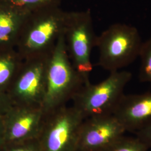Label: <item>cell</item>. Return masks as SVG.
<instances>
[{
  "label": "cell",
  "mask_w": 151,
  "mask_h": 151,
  "mask_svg": "<svg viewBox=\"0 0 151 151\" xmlns=\"http://www.w3.org/2000/svg\"><path fill=\"white\" fill-rule=\"evenodd\" d=\"M135 136L139 138L147 146L151 148V123L135 133Z\"/></svg>",
  "instance_id": "cell-17"
},
{
  "label": "cell",
  "mask_w": 151,
  "mask_h": 151,
  "mask_svg": "<svg viewBox=\"0 0 151 151\" xmlns=\"http://www.w3.org/2000/svg\"><path fill=\"white\" fill-rule=\"evenodd\" d=\"M23 60L16 49L0 52V91L7 92Z\"/></svg>",
  "instance_id": "cell-12"
},
{
  "label": "cell",
  "mask_w": 151,
  "mask_h": 151,
  "mask_svg": "<svg viewBox=\"0 0 151 151\" xmlns=\"http://www.w3.org/2000/svg\"><path fill=\"white\" fill-rule=\"evenodd\" d=\"M2 151H42L37 139L4 146Z\"/></svg>",
  "instance_id": "cell-16"
},
{
  "label": "cell",
  "mask_w": 151,
  "mask_h": 151,
  "mask_svg": "<svg viewBox=\"0 0 151 151\" xmlns=\"http://www.w3.org/2000/svg\"><path fill=\"white\" fill-rule=\"evenodd\" d=\"M44 117V113L41 107L14 105L4 114V147L36 139Z\"/></svg>",
  "instance_id": "cell-9"
},
{
  "label": "cell",
  "mask_w": 151,
  "mask_h": 151,
  "mask_svg": "<svg viewBox=\"0 0 151 151\" xmlns=\"http://www.w3.org/2000/svg\"><path fill=\"white\" fill-rule=\"evenodd\" d=\"M149 150V147L137 137H131L123 135L101 151H148Z\"/></svg>",
  "instance_id": "cell-14"
},
{
  "label": "cell",
  "mask_w": 151,
  "mask_h": 151,
  "mask_svg": "<svg viewBox=\"0 0 151 151\" xmlns=\"http://www.w3.org/2000/svg\"><path fill=\"white\" fill-rule=\"evenodd\" d=\"M50 53L38 55L23 60L6 92L14 105L42 108Z\"/></svg>",
  "instance_id": "cell-6"
},
{
  "label": "cell",
  "mask_w": 151,
  "mask_h": 151,
  "mask_svg": "<svg viewBox=\"0 0 151 151\" xmlns=\"http://www.w3.org/2000/svg\"><path fill=\"white\" fill-rule=\"evenodd\" d=\"M64 37L71 62L77 70L89 79L93 69L91 53L96 47L97 38L90 11L70 12Z\"/></svg>",
  "instance_id": "cell-7"
},
{
  "label": "cell",
  "mask_w": 151,
  "mask_h": 151,
  "mask_svg": "<svg viewBox=\"0 0 151 151\" xmlns=\"http://www.w3.org/2000/svg\"><path fill=\"white\" fill-rule=\"evenodd\" d=\"M84 117L73 106L67 105L44 114L37 138L42 151H77Z\"/></svg>",
  "instance_id": "cell-5"
},
{
  "label": "cell",
  "mask_w": 151,
  "mask_h": 151,
  "mask_svg": "<svg viewBox=\"0 0 151 151\" xmlns=\"http://www.w3.org/2000/svg\"><path fill=\"white\" fill-rule=\"evenodd\" d=\"M4 136H5V127L4 114H0V148L1 149L4 146Z\"/></svg>",
  "instance_id": "cell-19"
},
{
  "label": "cell",
  "mask_w": 151,
  "mask_h": 151,
  "mask_svg": "<svg viewBox=\"0 0 151 151\" xmlns=\"http://www.w3.org/2000/svg\"><path fill=\"white\" fill-rule=\"evenodd\" d=\"M139 57L140 58L139 80L142 82H151V37L143 42Z\"/></svg>",
  "instance_id": "cell-15"
},
{
  "label": "cell",
  "mask_w": 151,
  "mask_h": 151,
  "mask_svg": "<svg viewBox=\"0 0 151 151\" xmlns=\"http://www.w3.org/2000/svg\"><path fill=\"white\" fill-rule=\"evenodd\" d=\"M113 114L126 132L135 133L151 123V92L124 94Z\"/></svg>",
  "instance_id": "cell-10"
},
{
  "label": "cell",
  "mask_w": 151,
  "mask_h": 151,
  "mask_svg": "<svg viewBox=\"0 0 151 151\" xmlns=\"http://www.w3.org/2000/svg\"><path fill=\"white\" fill-rule=\"evenodd\" d=\"M77 70L68 55L64 34L60 37L49 55L46 86L42 108L44 114L65 106L87 82Z\"/></svg>",
  "instance_id": "cell-2"
},
{
  "label": "cell",
  "mask_w": 151,
  "mask_h": 151,
  "mask_svg": "<svg viewBox=\"0 0 151 151\" xmlns=\"http://www.w3.org/2000/svg\"><path fill=\"white\" fill-rule=\"evenodd\" d=\"M126 132L113 114L93 116L81 125L77 151H101L112 145Z\"/></svg>",
  "instance_id": "cell-8"
},
{
  "label": "cell",
  "mask_w": 151,
  "mask_h": 151,
  "mask_svg": "<svg viewBox=\"0 0 151 151\" xmlns=\"http://www.w3.org/2000/svg\"><path fill=\"white\" fill-rule=\"evenodd\" d=\"M132 76L130 72L118 70L111 72L105 80L97 84L87 82L72 100V106L85 119L113 114Z\"/></svg>",
  "instance_id": "cell-4"
},
{
  "label": "cell",
  "mask_w": 151,
  "mask_h": 151,
  "mask_svg": "<svg viewBox=\"0 0 151 151\" xmlns=\"http://www.w3.org/2000/svg\"><path fill=\"white\" fill-rule=\"evenodd\" d=\"M62 1V0H0L1 2L27 12L50 6H60Z\"/></svg>",
  "instance_id": "cell-13"
},
{
  "label": "cell",
  "mask_w": 151,
  "mask_h": 151,
  "mask_svg": "<svg viewBox=\"0 0 151 151\" xmlns=\"http://www.w3.org/2000/svg\"><path fill=\"white\" fill-rule=\"evenodd\" d=\"M30 13L0 2V52L15 49L22 26Z\"/></svg>",
  "instance_id": "cell-11"
},
{
  "label": "cell",
  "mask_w": 151,
  "mask_h": 151,
  "mask_svg": "<svg viewBox=\"0 0 151 151\" xmlns=\"http://www.w3.org/2000/svg\"><path fill=\"white\" fill-rule=\"evenodd\" d=\"M14 106L6 92L0 91V114H5Z\"/></svg>",
  "instance_id": "cell-18"
},
{
  "label": "cell",
  "mask_w": 151,
  "mask_h": 151,
  "mask_svg": "<svg viewBox=\"0 0 151 151\" xmlns=\"http://www.w3.org/2000/svg\"><path fill=\"white\" fill-rule=\"evenodd\" d=\"M70 14L60 6L30 12L22 26L15 48L22 59L50 53L65 33Z\"/></svg>",
  "instance_id": "cell-1"
},
{
  "label": "cell",
  "mask_w": 151,
  "mask_h": 151,
  "mask_svg": "<svg viewBox=\"0 0 151 151\" xmlns=\"http://www.w3.org/2000/svg\"><path fill=\"white\" fill-rule=\"evenodd\" d=\"M143 42L136 27L114 24L97 36L98 65L110 73L120 70L139 57Z\"/></svg>",
  "instance_id": "cell-3"
}]
</instances>
